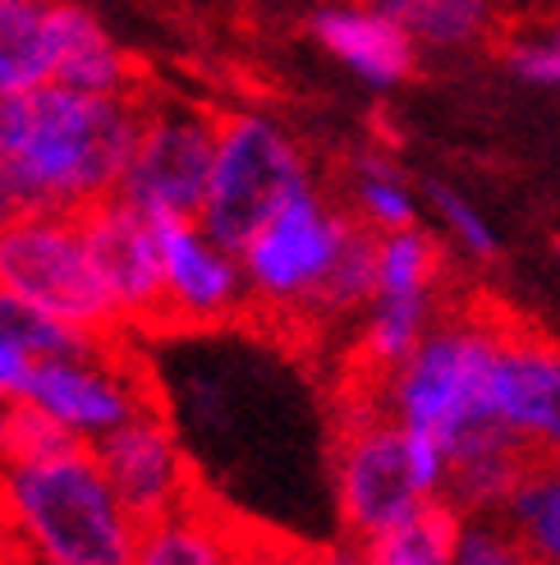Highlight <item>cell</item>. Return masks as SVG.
<instances>
[{"instance_id": "44dd1931", "label": "cell", "mask_w": 560, "mask_h": 565, "mask_svg": "<svg viewBox=\"0 0 560 565\" xmlns=\"http://www.w3.org/2000/svg\"><path fill=\"white\" fill-rule=\"evenodd\" d=\"M349 212L373 225L377 235L386 231H405V225H418V193L409 189V180L377 152H363L349 166V189H345Z\"/></svg>"}, {"instance_id": "30bf717a", "label": "cell", "mask_w": 560, "mask_h": 565, "mask_svg": "<svg viewBox=\"0 0 560 565\" xmlns=\"http://www.w3.org/2000/svg\"><path fill=\"white\" fill-rule=\"evenodd\" d=\"M88 258L110 299V313L129 335L165 331V290H161V244L157 216L138 207L120 189L78 212Z\"/></svg>"}, {"instance_id": "9c48e42d", "label": "cell", "mask_w": 560, "mask_h": 565, "mask_svg": "<svg viewBox=\"0 0 560 565\" xmlns=\"http://www.w3.org/2000/svg\"><path fill=\"white\" fill-rule=\"evenodd\" d=\"M216 134V110L148 88L120 193L133 198L138 207H148L152 216H198L212 189Z\"/></svg>"}, {"instance_id": "7402d4cb", "label": "cell", "mask_w": 560, "mask_h": 565, "mask_svg": "<svg viewBox=\"0 0 560 565\" xmlns=\"http://www.w3.org/2000/svg\"><path fill=\"white\" fill-rule=\"evenodd\" d=\"M423 198H428L432 216L445 225V235H451V244H455L460 253H469L473 263H492L496 253H500L496 231H492L487 216H483L478 207H473L464 193H455L451 184H437V180H428V184H423Z\"/></svg>"}, {"instance_id": "603a6c76", "label": "cell", "mask_w": 560, "mask_h": 565, "mask_svg": "<svg viewBox=\"0 0 560 565\" xmlns=\"http://www.w3.org/2000/svg\"><path fill=\"white\" fill-rule=\"evenodd\" d=\"M500 55L506 65L534 83V88H560V19L542 23V28H515V33L500 38Z\"/></svg>"}, {"instance_id": "ffe728a7", "label": "cell", "mask_w": 560, "mask_h": 565, "mask_svg": "<svg viewBox=\"0 0 560 565\" xmlns=\"http://www.w3.org/2000/svg\"><path fill=\"white\" fill-rule=\"evenodd\" d=\"M506 515L534 561L560 565V460H534L515 483Z\"/></svg>"}, {"instance_id": "d4e9b609", "label": "cell", "mask_w": 560, "mask_h": 565, "mask_svg": "<svg viewBox=\"0 0 560 565\" xmlns=\"http://www.w3.org/2000/svg\"><path fill=\"white\" fill-rule=\"evenodd\" d=\"M28 369H33V354H28L14 335L0 331V401H10V395H19Z\"/></svg>"}, {"instance_id": "5bb4252c", "label": "cell", "mask_w": 560, "mask_h": 565, "mask_svg": "<svg viewBox=\"0 0 560 565\" xmlns=\"http://www.w3.org/2000/svg\"><path fill=\"white\" fill-rule=\"evenodd\" d=\"M313 42L335 55L354 78L373 88H396L418 65V42L409 28L377 0H331L308 19Z\"/></svg>"}, {"instance_id": "4fadbf2b", "label": "cell", "mask_w": 560, "mask_h": 565, "mask_svg": "<svg viewBox=\"0 0 560 565\" xmlns=\"http://www.w3.org/2000/svg\"><path fill=\"white\" fill-rule=\"evenodd\" d=\"M492 409L534 460H560V341L506 322L492 369Z\"/></svg>"}, {"instance_id": "7a4b0ae2", "label": "cell", "mask_w": 560, "mask_h": 565, "mask_svg": "<svg viewBox=\"0 0 560 565\" xmlns=\"http://www.w3.org/2000/svg\"><path fill=\"white\" fill-rule=\"evenodd\" d=\"M506 322L510 313H500L487 299L441 303L418 350L386 382L390 414L405 423L409 437L437 446L445 460L510 437L492 409V369Z\"/></svg>"}, {"instance_id": "4316f807", "label": "cell", "mask_w": 560, "mask_h": 565, "mask_svg": "<svg viewBox=\"0 0 560 565\" xmlns=\"http://www.w3.org/2000/svg\"><path fill=\"white\" fill-rule=\"evenodd\" d=\"M0 561H23V552H19V543H14L6 515H0Z\"/></svg>"}, {"instance_id": "6da1fadb", "label": "cell", "mask_w": 560, "mask_h": 565, "mask_svg": "<svg viewBox=\"0 0 560 565\" xmlns=\"http://www.w3.org/2000/svg\"><path fill=\"white\" fill-rule=\"evenodd\" d=\"M143 97L78 93L55 78L0 97V166L23 189L28 207L83 212L116 193L143 120Z\"/></svg>"}, {"instance_id": "5b68a950", "label": "cell", "mask_w": 560, "mask_h": 565, "mask_svg": "<svg viewBox=\"0 0 560 565\" xmlns=\"http://www.w3.org/2000/svg\"><path fill=\"white\" fill-rule=\"evenodd\" d=\"M437 497L418 473L405 423L390 414L386 391L345 386L335 414V515L354 552Z\"/></svg>"}, {"instance_id": "8992f818", "label": "cell", "mask_w": 560, "mask_h": 565, "mask_svg": "<svg viewBox=\"0 0 560 565\" xmlns=\"http://www.w3.org/2000/svg\"><path fill=\"white\" fill-rule=\"evenodd\" d=\"M0 290L88 335H129L88 258L78 212L33 207L0 231Z\"/></svg>"}, {"instance_id": "ba28073f", "label": "cell", "mask_w": 560, "mask_h": 565, "mask_svg": "<svg viewBox=\"0 0 560 565\" xmlns=\"http://www.w3.org/2000/svg\"><path fill=\"white\" fill-rule=\"evenodd\" d=\"M19 395L88 446L101 441L106 433H116L120 423L161 409L157 382L148 373V363L129 350V335L83 345L69 354L33 359Z\"/></svg>"}, {"instance_id": "83f0119b", "label": "cell", "mask_w": 560, "mask_h": 565, "mask_svg": "<svg viewBox=\"0 0 560 565\" xmlns=\"http://www.w3.org/2000/svg\"><path fill=\"white\" fill-rule=\"evenodd\" d=\"M551 248H556V263H560V235H556V244H551Z\"/></svg>"}, {"instance_id": "277c9868", "label": "cell", "mask_w": 560, "mask_h": 565, "mask_svg": "<svg viewBox=\"0 0 560 565\" xmlns=\"http://www.w3.org/2000/svg\"><path fill=\"white\" fill-rule=\"evenodd\" d=\"M354 225L358 216L345 198H331L317 184L286 198L239 248L248 276V318H262L280 331L317 335L322 299L345 258Z\"/></svg>"}, {"instance_id": "8fae6325", "label": "cell", "mask_w": 560, "mask_h": 565, "mask_svg": "<svg viewBox=\"0 0 560 565\" xmlns=\"http://www.w3.org/2000/svg\"><path fill=\"white\" fill-rule=\"evenodd\" d=\"M165 331H216L248 318L239 248L220 244L198 216H157Z\"/></svg>"}, {"instance_id": "2e32d148", "label": "cell", "mask_w": 560, "mask_h": 565, "mask_svg": "<svg viewBox=\"0 0 560 565\" xmlns=\"http://www.w3.org/2000/svg\"><path fill=\"white\" fill-rule=\"evenodd\" d=\"M220 520L226 515L198 492L189 505H180L175 515L138 529L133 561H143V565H216V561H239V556L258 552V543L239 539V533Z\"/></svg>"}, {"instance_id": "7c38bea8", "label": "cell", "mask_w": 560, "mask_h": 565, "mask_svg": "<svg viewBox=\"0 0 560 565\" xmlns=\"http://www.w3.org/2000/svg\"><path fill=\"white\" fill-rule=\"evenodd\" d=\"M93 450L138 529L175 515L180 505H189L203 492L193 483L189 450L180 446L165 409H148V414L120 423L116 433L93 441Z\"/></svg>"}, {"instance_id": "ac0fdd59", "label": "cell", "mask_w": 560, "mask_h": 565, "mask_svg": "<svg viewBox=\"0 0 560 565\" xmlns=\"http://www.w3.org/2000/svg\"><path fill=\"white\" fill-rule=\"evenodd\" d=\"M464 529V511L451 497H428L413 515H405L396 529H386L358 556L377 565H445L455 561V543Z\"/></svg>"}, {"instance_id": "d6986e66", "label": "cell", "mask_w": 560, "mask_h": 565, "mask_svg": "<svg viewBox=\"0 0 560 565\" xmlns=\"http://www.w3.org/2000/svg\"><path fill=\"white\" fill-rule=\"evenodd\" d=\"M418 46H478L500 33V0H377Z\"/></svg>"}, {"instance_id": "484cf974", "label": "cell", "mask_w": 560, "mask_h": 565, "mask_svg": "<svg viewBox=\"0 0 560 565\" xmlns=\"http://www.w3.org/2000/svg\"><path fill=\"white\" fill-rule=\"evenodd\" d=\"M23 212H33V207H28V198H23V189L14 184V175L6 171V166H0V231H6V225H10L14 216H23Z\"/></svg>"}, {"instance_id": "3957f363", "label": "cell", "mask_w": 560, "mask_h": 565, "mask_svg": "<svg viewBox=\"0 0 560 565\" xmlns=\"http://www.w3.org/2000/svg\"><path fill=\"white\" fill-rule=\"evenodd\" d=\"M0 515L23 561L125 565L138 552V524L88 441L0 465Z\"/></svg>"}, {"instance_id": "52a82bcc", "label": "cell", "mask_w": 560, "mask_h": 565, "mask_svg": "<svg viewBox=\"0 0 560 565\" xmlns=\"http://www.w3.org/2000/svg\"><path fill=\"white\" fill-rule=\"evenodd\" d=\"M308 184H313V166L299 138L262 110H235L220 116L212 189L198 221L220 244L244 248V239Z\"/></svg>"}, {"instance_id": "cb8c5ba5", "label": "cell", "mask_w": 560, "mask_h": 565, "mask_svg": "<svg viewBox=\"0 0 560 565\" xmlns=\"http://www.w3.org/2000/svg\"><path fill=\"white\" fill-rule=\"evenodd\" d=\"M455 561L460 565H519V561H534L524 547V539L515 533V524L500 515V520H469L460 529V543H455Z\"/></svg>"}, {"instance_id": "e0dca14e", "label": "cell", "mask_w": 560, "mask_h": 565, "mask_svg": "<svg viewBox=\"0 0 560 565\" xmlns=\"http://www.w3.org/2000/svg\"><path fill=\"white\" fill-rule=\"evenodd\" d=\"M55 0H0V97L51 83Z\"/></svg>"}, {"instance_id": "9a60e30c", "label": "cell", "mask_w": 560, "mask_h": 565, "mask_svg": "<svg viewBox=\"0 0 560 565\" xmlns=\"http://www.w3.org/2000/svg\"><path fill=\"white\" fill-rule=\"evenodd\" d=\"M55 83L101 97H138L152 88L143 65L110 38V28L78 0H55Z\"/></svg>"}]
</instances>
